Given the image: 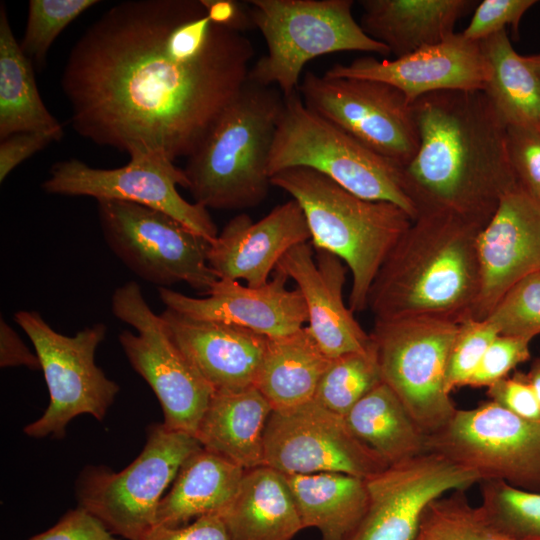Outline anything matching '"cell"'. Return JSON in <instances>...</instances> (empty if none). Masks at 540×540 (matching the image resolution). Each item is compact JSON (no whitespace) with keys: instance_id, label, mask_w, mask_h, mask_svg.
<instances>
[{"instance_id":"cell-1","label":"cell","mask_w":540,"mask_h":540,"mask_svg":"<svg viewBox=\"0 0 540 540\" xmlns=\"http://www.w3.org/2000/svg\"><path fill=\"white\" fill-rule=\"evenodd\" d=\"M254 56L201 0L113 5L77 40L61 87L73 129L133 157L188 158L240 93Z\"/></svg>"},{"instance_id":"cell-2","label":"cell","mask_w":540,"mask_h":540,"mask_svg":"<svg viewBox=\"0 0 540 540\" xmlns=\"http://www.w3.org/2000/svg\"><path fill=\"white\" fill-rule=\"evenodd\" d=\"M412 105L419 147L401 176L417 216L451 214L484 228L501 199L520 188L507 126L480 90L438 91Z\"/></svg>"},{"instance_id":"cell-3","label":"cell","mask_w":540,"mask_h":540,"mask_svg":"<svg viewBox=\"0 0 540 540\" xmlns=\"http://www.w3.org/2000/svg\"><path fill=\"white\" fill-rule=\"evenodd\" d=\"M478 224L419 214L381 265L367 308L375 320L471 318L480 290Z\"/></svg>"},{"instance_id":"cell-4","label":"cell","mask_w":540,"mask_h":540,"mask_svg":"<svg viewBox=\"0 0 540 540\" xmlns=\"http://www.w3.org/2000/svg\"><path fill=\"white\" fill-rule=\"evenodd\" d=\"M284 96L247 81L183 168L194 203L206 209H246L270 190V150Z\"/></svg>"},{"instance_id":"cell-5","label":"cell","mask_w":540,"mask_h":540,"mask_svg":"<svg viewBox=\"0 0 540 540\" xmlns=\"http://www.w3.org/2000/svg\"><path fill=\"white\" fill-rule=\"evenodd\" d=\"M270 182L301 206L313 247L336 255L350 270L351 311L367 309L372 282L413 221L408 213L390 202L360 198L306 167L282 170Z\"/></svg>"},{"instance_id":"cell-6","label":"cell","mask_w":540,"mask_h":540,"mask_svg":"<svg viewBox=\"0 0 540 540\" xmlns=\"http://www.w3.org/2000/svg\"><path fill=\"white\" fill-rule=\"evenodd\" d=\"M253 27L267 53L250 67L248 80L277 86L284 97L298 92L304 66L326 54L362 51L383 56L386 45L368 36L352 13V0H250Z\"/></svg>"},{"instance_id":"cell-7","label":"cell","mask_w":540,"mask_h":540,"mask_svg":"<svg viewBox=\"0 0 540 540\" xmlns=\"http://www.w3.org/2000/svg\"><path fill=\"white\" fill-rule=\"evenodd\" d=\"M292 167L315 170L360 198L390 202L417 217L401 167L310 110L298 92L284 97L267 171L271 177Z\"/></svg>"},{"instance_id":"cell-8","label":"cell","mask_w":540,"mask_h":540,"mask_svg":"<svg viewBox=\"0 0 540 540\" xmlns=\"http://www.w3.org/2000/svg\"><path fill=\"white\" fill-rule=\"evenodd\" d=\"M202 446L192 435L153 423L140 454L123 470L88 465L79 474L78 506L116 537L143 540L156 525L158 505L185 460Z\"/></svg>"},{"instance_id":"cell-9","label":"cell","mask_w":540,"mask_h":540,"mask_svg":"<svg viewBox=\"0 0 540 540\" xmlns=\"http://www.w3.org/2000/svg\"><path fill=\"white\" fill-rule=\"evenodd\" d=\"M14 320L34 346L50 398L42 416L27 424L24 433L37 439H62L68 424L79 415L88 414L102 421L120 390L95 363L106 325L96 323L74 336H66L34 310H19Z\"/></svg>"},{"instance_id":"cell-10","label":"cell","mask_w":540,"mask_h":540,"mask_svg":"<svg viewBox=\"0 0 540 540\" xmlns=\"http://www.w3.org/2000/svg\"><path fill=\"white\" fill-rule=\"evenodd\" d=\"M459 323L413 317L375 320L370 333L382 381L426 435L445 426L458 408L446 389V368Z\"/></svg>"},{"instance_id":"cell-11","label":"cell","mask_w":540,"mask_h":540,"mask_svg":"<svg viewBox=\"0 0 540 540\" xmlns=\"http://www.w3.org/2000/svg\"><path fill=\"white\" fill-rule=\"evenodd\" d=\"M111 306L116 318L136 330H123L118 340L131 367L156 395L163 411L162 423L195 437L213 388L174 342L161 315L150 308L136 281L119 286Z\"/></svg>"},{"instance_id":"cell-12","label":"cell","mask_w":540,"mask_h":540,"mask_svg":"<svg viewBox=\"0 0 540 540\" xmlns=\"http://www.w3.org/2000/svg\"><path fill=\"white\" fill-rule=\"evenodd\" d=\"M103 237L133 273L159 287L185 282L204 293L218 277L208 265L210 242L172 216L137 203L98 200Z\"/></svg>"},{"instance_id":"cell-13","label":"cell","mask_w":540,"mask_h":540,"mask_svg":"<svg viewBox=\"0 0 540 540\" xmlns=\"http://www.w3.org/2000/svg\"><path fill=\"white\" fill-rule=\"evenodd\" d=\"M426 452L439 453L479 475L540 492V422L525 420L493 401L457 409L426 436Z\"/></svg>"},{"instance_id":"cell-14","label":"cell","mask_w":540,"mask_h":540,"mask_svg":"<svg viewBox=\"0 0 540 540\" xmlns=\"http://www.w3.org/2000/svg\"><path fill=\"white\" fill-rule=\"evenodd\" d=\"M298 92L310 110L398 166H405L417 152L413 103L397 88L375 80L330 78L308 71Z\"/></svg>"},{"instance_id":"cell-15","label":"cell","mask_w":540,"mask_h":540,"mask_svg":"<svg viewBox=\"0 0 540 540\" xmlns=\"http://www.w3.org/2000/svg\"><path fill=\"white\" fill-rule=\"evenodd\" d=\"M178 186L187 189L183 169L156 157H133L115 169L94 168L78 159L64 160L51 167L42 183L49 194L126 201L162 211L211 243L218 230L208 209L185 200Z\"/></svg>"},{"instance_id":"cell-16","label":"cell","mask_w":540,"mask_h":540,"mask_svg":"<svg viewBox=\"0 0 540 540\" xmlns=\"http://www.w3.org/2000/svg\"><path fill=\"white\" fill-rule=\"evenodd\" d=\"M264 465L283 474L339 472L361 478L389 466L354 435L344 416L314 400L272 411L264 435Z\"/></svg>"},{"instance_id":"cell-17","label":"cell","mask_w":540,"mask_h":540,"mask_svg":"<svg viewBox=\"0 0 540 540\" xmlns=\"http://www.w3.org/2000/svg\"><path fill=\"white\" fill-rule=\"evenodd\" d=\"M365 480L368 509L349 540H413L430 502L481 482L474 471L435 452L389 465Z\"/></svg>"},{"instance_id":"cell-18","label":"cell","mask_w":540,"mask_h":540,"mask_svg":"<svg viewBox=\"0 0 540 540\" xmlns=\"http://www.w3.org/2000/svg\"><path fill=\"white\" fill-rule=\"evenodd\" d=\"M324 75L384 82L400 90L413 103L438 91H483L490 77V66L479 42L468 40L462 33H453L437 44L393 60L366 56L349 64H334Z\"/></svg>"},{"instance_id":"cell-19","label":"cell","mask_w":540,"mask_h":540,"mask_svg":"<svg viewBox=\"0 0 540 540\" xmlns=\"http://www.w3.org/2000/svg\"><path fill=\"white\" fill-rule=\"evenodd\" d=\"M288 279L275 269L270 281L258 288L218 279L202 298L165 287H158V292L166 308L184 316L234 324L277 339L298 331L308 322L304 299L297 288H287Z\"/></svg>"},{"instance_id":"cell-20","label":"cell","mask_w":540,"mask_h":540,"mask_svg":"<svg viewBox=\"0 0 540 540\" xmlns=\"http://www.w3.org/2000/svg\"><path fill=\"white\" fill-rule=\"evenodd\" d=\"M480 290L471 318L485 319L519 280L540 271V202L521 188L505 195L478 238Z\"/></svg>"},{"instance_id":"cell-21","label":"cell","mask_w":540,"mask_h":540,"mask_svg":"<svg viewBox=\"0 0 540 540\" xmlns=\"http://www.w3.org/2000/svg\"><path fill=\"white\" fill-rule=\"evenodd\" d=\"M346 268L339 257L311 242L292 247L276 266L297 285L307 308V328L329 359L366 351L373 344L344 302Z\"/></svg>"},{"instance_id":"cell-22","label":"cell","mask_w":540,"mask_h":540,"mask_svg":"<svg viewBox=\"0 0 540 540\" xmlns=\"http://www.w3.org/2000/svg\"><path fill=\"white\" fill-rule=\"evenodd\" d=\"M310 240L304 212L291 199L256 222L244 213L230 219L210 243L207 261L218 279L244 280L258 288L270 281L288 250Z\"/></svg>"},{"instance_id":"cell-23","label":"cell","mask_w":540,"mask_h":540,"mask_svg":"<svg viewBox=\"0 0 540 540\" xmlns=\"http://www.w3.org/2000/svg\"><path fill=\"white\" fill-rule=\"evenodd\" d=\"M160 315L174 342L214 391L254 386L267 337L234 324L190 318L169 308Z\"/></svg>"},{"instance_id":"cell-24","label":"cell","mask_w":540,"mask_h":540,"mask_svg":"<svg viewBox=\"0 0 540 540\" xmlns=\"http://www.w3.org/2000/svg\"><path fill=\"white\" fill-rule=\"evenodd\" d=\"M478 4L473 0H362L360 26L396 58L437 44Z\"/></svg>"},{"instance_id":"cell-25","label":"cell","mask_w":540,"mask_h":540,"mask_svg":"<svg viewBox=\"0 0 540 540\" xmlns=\"http://www.w3.org/2000/svg\"><path fill=\"white\" fill-rule=\"evenodd\" d=\"M272 406L250 386L214 391L197 428L201 446L244 470L264 465V435Z\"/></svg>"},{"instance_id":"cell-26","label":"cell","mask_w":540,"mask_h":540,"mask_svg":"<svg viewBox=\"0 0 540 540\" xmlns=\"http://www.w3.org/2000/svg\"><path fill=\"white\" fill-rule=\"evenodd\" d=\"M220 517L230 540H292L303 529L284 474L265 465L245 470Z\"/></svg>"},{"instance_id":"cell-27","label":"cell","mask_w":540,"mask_h":540,"mask_svg":"<svg viewBox=\"0 0 540 540\" xmlns=\"http://www.w3.org/2000/svg\"><path fill=\"white\" fill-rule=\"evenodd\" d=\"M244 472L240 466L201 447L185 460L161 499L156 525L181 527L204 515H220L234 497Z\"/></svg>"},{"instance_id":"cell-28","label":"cell","mask_w":540,"mask_h":540,"mask_svg":"<svg viewBox=\"0 0 540 540\" xmlns=\"http://www.w3.org/2000/svg\"><path fill=\"white\" fill-rule=\"evenodd\" d=\"M284 476L303 529H318L322 540L352 537L368 509L365 478L339 472Z\"/></svg>"},{"instance_id":"cell-29","label":"cell","mask_w":540,"mask_h":540,"mask_svg":"<svg viewBox=\"0 0 540 540\" xmlns=\"http://www.w3.org/2000/svg\"><path fill=\"white\" fill-rule=\"evenodd\" d=\"M329 359L307 327L267 341L254 386L273 411L288 410L314 399Z\"/></svg>"},{"instance_id":"cell-30","label":"cell","mask_w":540,"mask_h":540,"mask_svg":"<svg viewBox=\"0 0 540 540\" xmlns=\"http://www.w3.org/2000/svg\"><path fill=\"white\" fill-rule=\"evenodd\" d=\"M42 132L62 138L63 128L48 111L37 88L33 62L22 51L0 5V139Z\"/></svg>"},{"instance_id":"cell-31","label":"cell","mask_w":540,"mask_h":540,"mask_svg":"<svg viewBox=\"0 0 540 540\" xmlns=\"http://www.w3.org/2000/svg\"><path fill=\"white\" fill-rule=\"evenodd\" d=\"M349 428L389 465L426 452V434L395 392L381 382L344 416Z\"/></svg>"},{"instance_id":"cell-32","label":"cell","mask_w":540,"mask_h":540,"mask_svg":"<svg viewBox=\"0 0 540 540\" xmlns=\"http://www.w3.org/2000/svg\"><path fill=\"white\" fill-rule=\"evenodd\" d=\"M490 66L483 90L506 126L540 128V77L511 44L507 30L479 42Z\"/></svg>"},{"instance_id":"cell-33","label":"cell","mask_w":540,"mask_h":540,"mask_svg":"<svg viewBox=\"0 0 540 540\" xmlns=\"http://www.w3.org/2000/svg\"><path fill=\"white\" fill-rule=\"evenodd\" d=\"M381 382L383 381L373 343L366 351L331 359L319 381L313 400L322 407L345 416Z\"/></svg>"},{"instance_id":"cell-34","label":"cell","mask_w":540,"mask_h":540,"mask_svg":"<svg viewBox=\"0 0 540 540\" xmlns=\"http://www.w3.org/2000/svg\"><path fill=\"white\" fill-rule=\"evenodd\" d=\"M466 490H454L428 504L413 540H511L496 531Z\"/></svg>"},{"instance_id":"cell-35","label":"cell","mask_w":540,"mask_h":540,"mask_svg":"<svg viewBox=\"0 0 540 540\" xmlns=\"http://www.w3.org/2000/svg\"><path fill=\"white\" fill-rule=\"evenodd\" d=\"M480 508L490 525L511 540H540V492L501 480L480 482Z\"/></svg>"},{"instance_id":"cell-36","label":"cell","mask_w":540,"mask_h":540,"mask_svg":"<svg viewBox=\"0 0 540 540\" xmlns=\"http://www.w3.org/2000/svg\"><path fill=\"white\" fill-rule=\"evenodd\" d=\"M98 0H30L25 32L20 43L24 54L43 66L58 35Z\"/></svg>"},{"instance_id":"cell-37","label":"cell","mask_w":540,"mask_h":540,"mask_svg":"<svg viewBox=\"0 0 540 540\" xmlns=\"http://www.w3.org/2000/svg\"><path fill=\"white\" fill-rule=\"evenodd\" d=\"M485 320L501 335L530 341L540 335V271L515 283Z\"/></svg>"},{"instance_id":"cell-38","label":"cell","mask_w":540,"mask_h":540,"mask_svg":"<svg viewBox=\"0 0 540 540\" xmlns=\"http://www.w3.org/2000/svg\"><path fill=\"white\" fill-rule=\"evenodd\" d=\"M499 335L485 319L467 318L461 321L452 342L446 368V389L466 386L486 350Z\"/></svg>"},{"instance_id":"cell-39","label":"cell","mask_w":540,"mask_h":540,"mask_svg":"<svg viewBox=\"0 0 540 540\" xmlns=\"http://www.w3.org/2000/svg\"><path fill=\"white\" fill-rule=\"evenodd\" d=\"M507 151L520 188L540 202V128L507 126Z\"/></svg>"},{"instance_id":"cell-40","label":"cell","mask_w":540,"mask_h":540,"mask_svg":"<svg viewBox=\"0 0 540 540\" xmlns=\"http://www.w3.org/2000/svg\"><path fill=\"white\" fill-rule=\"evenodd\" d=\"M530 342L521 337L497 335L466 386L489 387L508 377L519 364L530 359Z\"/></svg>"},{"instance_id":"cell-41","label":"cell","mask_w":540,"mask_h":540,"mask_svg":"<svg viewBox=\"0 0 540 540\" xmlns=\"http://www.w3.org/2000/svg\"><path fill=\"white\" fill-rule=\"evenodd\" d=\"M536 3V0H484L476 5L462 34L474 42L506 30L507 26H511L517 34L521 19Z\"/></svg>"},{"instance_id":"cell-42","label":"cell","mask_w":540,"mask_h":540,"mask_svg":"<svg viewBox=\"0 0 540 540\" xmlns=\"http://www.w3.org/2000/svg\"><path fill=\"white\" fill-rule=\"evenodd\" d=\"M487 396L511 413L529 421L540 422V403L525 378V373L515 372L487 387Z\"/></svg>"},{"instance_id":"cell-43","label":"cell","mask_w":540,"mask_h":540,"mask_svg":"<svg viewBox=\"0 0 540 540\" xmlns=\"http://www.w3.org/2000/svg\"><path fill=\"white\" fill-rule=\"evenodd\" d=\"M28 540H120L101 521L87 510L77 506L68 510L48 530Z\"/></svg>"},{"instance_id":"cell-44","label":"cell","mask_w":540,"mask_h":540,"mask_svg":"<svg viewBox=\"0 0 540 540\" xmlns=\"http://www.w3.org/2000/svg\"><path fill=\"white\" fill-rule=\"evenodd\" d=\"M61 138L42 132H22L8 136L0 143V182L19 164Z\"/></svg>"},{"instance_id":"cell-45","label":"cell","mask_w":540,"mask_h":540,"mask_svg":"<svg viewBox=\"0 0 540 540\" xmlns=\"http://www.w3.org/2000/svg\"><path fill=\"white\" fill-rule=\"evenodd\" d=\"M143 540H230L219 514L199 517L181 527L154 526Z\"/></svg>"},{"instance_id":"cell-46","label":"cell","mask_w":540,"mask_h":540,"mask_svg":"<svg viewBox=\"0 0 540 540\" xmlns=\"http://www.w3.org/2000/svg\"><path fill=\"white\" fill-rule=\"evenodd\" d=\"M0 366L2 368L24 366L32 370L41 369L37 354L29 350L3 317L0 319Z\"/></svg>"},{"instance_id":"cell-47","label":"cell","mask_w":540,"mask_h":540,"mask_svg":"<svg viewBox=\"0 0 540 540\" xmlns=\"http://www.w3.org/2000/svg\"><path fill=\"white\" fill-rule=\"evenodd\" d=\"M208 18L212 23L244 32L253 27L249 9L234 0H201Z\"/></svg>"},{"instance_id":"cell-48","label":"cell","mask_w":540,"mask_h":540,"mask_svg":"<svg viewBox=\"0 0 540 540\" xmlns=\"http://www.w3.org/2000/svg\"><path fill=\"white\" fill-rule=\"evenodd\" d=\"M525 378L540 403V354L532 361L530 369L525 373Z\"/></svg>"},{"instance_id":"cell-49","label":"cell","mask_w":540,"mask_h":540,"mask_svg":"<svg viewBox=\"0 0 540 540\" xmlns=\"http://www.w3.org/2000/svg\"><path fill=\"white\" fill-rule=\"evenodd\" d=\"M525 59L540 77V53L530 55V56H525Z\"/></svg>"}]
</instances>
